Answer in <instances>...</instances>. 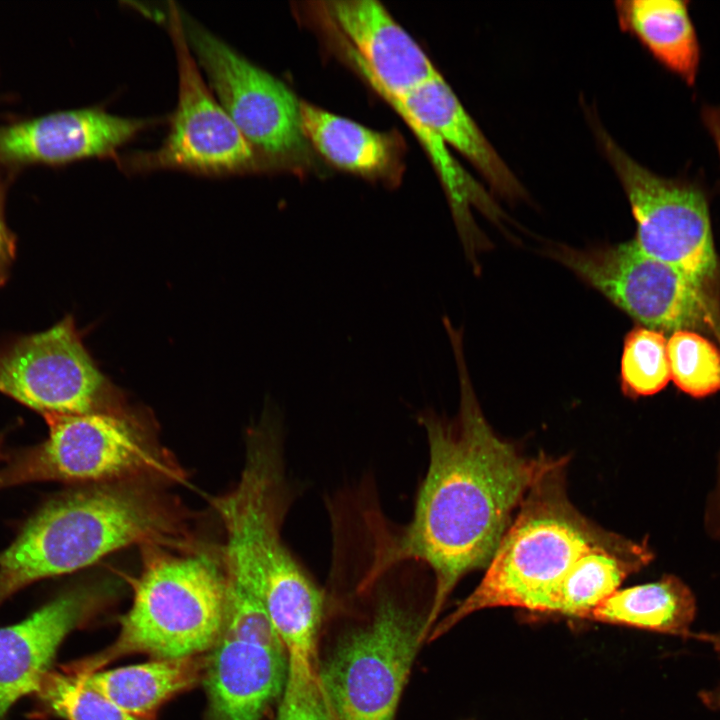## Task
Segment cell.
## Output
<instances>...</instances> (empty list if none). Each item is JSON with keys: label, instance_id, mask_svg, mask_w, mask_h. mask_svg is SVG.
I'll return each mask as SVG.
<instances>
[{"label": "cell", "instance_id": "cell-1", "mask_svg": "<svg viewBox=\"0 0 720 720\" xmlns=\"http://www.w3.org/2000/svg\"><path fill=\"white\" fill-rule=\"evenodd\" d=\"M454 354L460 405L455 418L423 410L429 462L411 521L399 532L380 529L368 569L379 573L408 561L432 572L427 637L458 582L488 566L532 486L563 458L529 457L500 438L486 421L466 367L463 335L447 332Z\"/></svg>", "mask_w": 720, "mask_h": 720}, {"label": "cell", "instance_id": "cell-2", "mask_svg": "<svg viewBox=\"0 0 720 720\" xmlns=\"http://www.w3.org/2000/svg\"><path fill=\"white\" fill-rule=\"evenodd\" d=\"M280 440L265 417L250 434L239 482L212 504L226 534L225 575L255 584L286 652L308 655L317 649L325 596L282 538L291 493Z\"/></svg>", "mask_w": 720, "mask_h": 720}, {"label": "cell", "instance_id": "cell-3", "mask_svg": "<svg viewBox=\"0 0 720 720\" xmlns=\"http://www.w3.org/2000/svg\"><path fill=\"white\" fill-rule=\"evenodd\" d=\"M137 544L191 546L176 504L144 480L91 484L58 496L0 554V605L36 581Z\"/></svg>", "mask_w": 720, "mask_h": 720}, {"label": "cell", "instance_id": "cell-4", "mask_svg": "<svg viewBox=\"0 0 720 720\" xmlns=\"http://www.w3.org/2000/svg\"><path fill=\"white\" fill-rule=\"evenodd\" d=\"M566 460L532 486L477 587L433 627L429 640L487 608L547 613L557 585L582 555L624 551L637 544L598 527L573 506L565 489Z\"/></svg>", "mask_w": 720, "mask_h": 720}, {"label": "cell", "instance_id": "cell-5", "mask_svg": "<svg viewBox=\"0 0 720 720\" xmlns=\"http://www.w3.org/2000/svg\"><path fill=\"white\" fill-rule=\"evenodd\" d=\"M143 569L133 586L129 610L111 645L70 664L92 672L133 653L153 659L203 655L222 625L226 581L222 564L204 552L175 555L147 546Z\"/></svg>", "mask_w": 720, "mask_h": 720}, {"label": "cell", "instance_id": "cell-6", "mask_svg": "<svg viewBox=\"0 0 720 720\" xmlns=\"http://www.w3.org/2000/svg\"><path fill=\"white\" fill-rule=\"evenodd\" d=\"M374 584L370 617L341 635L321 662L320 683L335 720H394L413 661L427 639L428 613L393 585L392 567Z\"/></svg>", "mask_w": 720, "mask_h": 720}, {"label": "cell", "instance_id": "cell-7", "mask_svg": "<svg viewBox=\"0 0 720 720\" xmlns=\"http://www.w3.org/2000/svg\"><path fill=\"white\" fill-rule=\"evenodd\" d=\"M45 419L43 442L1 462L0 489L34 481L103 484L180 475L136 418L117 406Z\"/></svg>", "mask_w": 720, "mask_h": 720}, {"label": "cell", "instance_id": "cell-8", "mask_svg": "<svg viewBox=\"0 0 720 720\" xmlns=\"http://www.w3.org/2000/svg\"><path fill=\"white\" fill-rule=\"evenodd\" d=\"M549 255L651 329H720L705 286L633 240L585 250L558 246Z\"/></svg>", "mask_w": 720, "mask_h": 720}, {"label": "cell", "instance_id": "cell-9", "mask_svg": "<svg viewBox=\"0 0 720 720\" xmlns=\"http://www.w3.org/2000/svg\"><path fill=\"white\" fill-rule=\"evenodd\" d=\"M208 652L207 720H261L283 691L288 658L259 593L226 586L222 625Z\"/></svg>", "mask_w": 720, "mask_h": 720}, {"label": "cell", "instance_id": "cell-10", "mask_svg": "<svg viewBox=\"0 0 720 720\" xmlns=\"http://www.w3.org/2000/svg\"><path fill=\"white\" fill-rule=\"evenodd\" d=\"M167 24L179 79L169 132L157 150L118 157L119 165L134 172L177 169L218 176L255 168L257 149L208 91L187 43L181 11L173 2L168 3Z\"/></svg>", "mask_w": 720, "mask_h": 720}, {"label": "cell", "instance_id": "cell-11", "mask_svg": "<svg viewBox=\"0 0 720 720\" xmlns=\"http://www.w3.org/2000/svg\"><path fill=\"white\" fill-rule=\"evenodd\" d=\"M597 138L625 190L635 244L706 286L717 272L710 215L694 185L661 177L628 155L599 125Z\"/></svg>", "mask_w": 720, "mask_h": 720}, {"label": "cell", "instance_id": "cell-12", "mask_svg": "<svg viewBox=\"0 0 720 720\" xmlns=\"http://www.w3.org/2000/svg\"><path fill=\"white\" fill-rule=\"evenodd\" d=\"M0 393L44 417L115 407L72 316L0 346Z\"/></svg>", "mask_w": 720, "mask_h": 720}, {"label": "cell", "instance_id": "cell-13", "mask_svg": "<svg viewBox=\"0 0 720 720\" xmlns=\"http://www.w3.org/2000/svg\"><path fill=\"white\" fill-rule=\"evenodd\" d=\"M189 48L206 72L220 105L247 140L270 155L304 146L301 101L281 80L237 53L181 12Z\"/></svg>", "mask_w": 720, "mask_h": 720}, {"label": "cell", "instance_id": "cell-14", "mask_svg": "<svg viewBox=\"0 0 720 720\" xmlns=\"http://www.w3.org/2000/svg\"><path fill=\"white\" fill-rule=\"evenodd\" d=\"M326 5L330 19L350 43L348 55L376 91L401 98L439 73L380 2L335 0Z\"/></svg>", "mask_w": 720, "mask_h": 720}, {"label": "cell", "instance_id": "cell-15", "mask_svg": "<svg viewBox=\"0 0 720 720\" xmlns=\"http://www.w3.org/2000/svg\"><path fill=\"white\" fill-rule=\"evenodd\" d=\"M99 592L78 586L13 625L0 628V720L37 693L64 639L96 608Z\"/></svg>", "mask_w": 720, "mask_h": 720}, {"label": "cell", "instance_id": "cell-16", "mask_svg": "<svg viewBox=\"0 0 720 720\" xmlns=\"http://www.w3.org/2000/svg\"><path fill=\"white\" fill-rule=\"evenodd\" d=\"M155 122L113 115L96 107L56 112L0 127V160L65 163L112 156Z\"/></svg>", "mask_w": 720, "mask_h": 720}, {"label": "cell", "instance_id": "cell-17", "mask_svg": "<svg viewBox=\"0 0 720 720\" xmlns=\"http://www.w3.org/2000/svg\"><path fill=\"white\" fill-rule=\"evenodd\" d=\"M378 93L430 127L446 145L465 156L499 195L512 200L525 196L521 183L440 73L401 98Z\"/></svg>", "mask_w": 720, "mask_h": 720}, {"label": "cell", "instance_id": "cell-18", "mask_svg": "<svg viewBox=\"0 0 720 720\" xmlns=\"http://www.w3.org/2000/svg\"><path fill=\"white\" fill-rule=\"evenodd\" d=\"M206 656L152 659L109 670L83 672L64 666L82 683L122 710L152 720L157 709L204 676Z\"/></svg>", "mask_w": 720, "mask_h": 720}, {"label": "cell", "instance_id": "cell-19", "mask_svg": "<svg viewBox=\"0 0 720 720\" xmlns=\"http://www.w3.org/2000/svg\"><path fill=\"white\" fill-rule=\"evenodd\" d=\"M619 24L688 84L696 78L699 45L686 1L624 0L615 3Z\"/></svg>", "mask_w": 720, "mask_h": 720}, {"label": "cell", "instance_id": "cell-20", "mask_svg": "<svg viewBox=\"0 0 720 720\" xmlns=\"http://www.w3.org/2000/svg\"><path fill=\"white\" fill-rule=\"evenodd\" d=\"M695 598L677 577L668 575L653 583L617 590L599 604L587 619L662 634L691 638Z\"/></svg>", "mask_w": 720, "mask_h": 720}, {"label": "cell", "instance_id": "cell-21", "mask_svg": "<svg viewBox=\"0 0 720 720\" xmlns=\"http://www.w3.org/2000/svg\"><path fill=\"white\" fill-rule=\"evenodd\" d=\"M653 558L646 544L624 551L594 550L582 555L561 579L547 613L587 619L631 574Z\"/></svg>", "mask_w": 720, "mask_h": 720}, {"label": "cell", "instance_id": "cell-22", "mask_svg": "<svg viewBox=\"0 0 720 720\" xmlns=\"http://www.w3.org/2000/svg\"><path fill=\"white\" fill-rule=\"evenodd\" d=\"M305 137L331 163L350 172L374 175L391 163L390 136L301 101Z\"/></svg>", "mask_w": 720, "mask_h": 720}, {"label": "cell", "instance_id": "cell-23", "mask_svg": "<svg viewBox=\"0 0 720 720\" xmlns=\"http://www.w3.org/2000/svg\"><path fill=\"white\" fill-rule=\"evenodd\" d=\"M36 695L39 712L64 720H150L122 710L64 666L44 676Z\"/></svg>", "mask_w": 720, "mask_h": 720}, {"label": "cell", "instance_id": "cell-24", "mask_svg": "<svg viewBox=\"0 0 720 720\" xmlns=\"http://www.w3.org/2000/svg\"><path fill=\"white\" fill-rule=\"evenodd\" d=\"M667 356L671 379L683 392L703 397L720 390V350L698 332H673Z\"/></svg>", "mask_w": 720, "mask_h": 720}, {"label": "cell", "instance_id": "cell-25", "mask_svg": "<svg viewBox=\"0 0 720 720\" xmlns=\"http://www.w3.org/2000/svg\"><path fill=\"white\" fill-rule=\"evenodd\" d=\"M671 379L667 340L663 333L637 327L625 338L621 381L626 393L647 396L661 391Z\"/></svg>", "mask_w": 720, "mask_h": 720}, {"label": "cell", "instance_id": "cell-26", "mask_svg": "<svg viewBox=\"0 0 720 720\" xmlns=\"http://www.w3.org/2000/svg\"><path fill=\"white\" fill-rule=\"evenodd\" d=\"M276 720H335L317 672V662L288 658Z\"/></svg>", "mask_w": 720, "mask_h": 720}, {"label": "cell", "instance_id": "cell-27", "mask_svg": "<svg viewBox=\"0 0 720 720\" xmlns=\"http://www.w3.org/2000/svg\"><path fill=\"white\" fill-rule=\"evenodd\" d=\"M691 638L709 644L713 648L717 658L720 661V632H693ZM699 698L706 707L713 711L720 712V681L713 688L702 690L699 693Z\"/></svg>", "mask_w": 720, "mask_h": 720}, {"label": "cell", "instance_id": "cell-28", "mask_svg": "<svg viewBox=\"0 0 720 720\" xmlns=\"http://www.w3.org/2000/svg\"><path fill=\"white\" fill-rule=\"evenodd\" d=\"M16 255V241L0 214V287L6 282Z\"/></svg>", "mask_w": 720, "mask_h": 720}, {"label": "cell", "instance_id": "cell-29", "mask_svg": "<svg viewBox=\"0 0 720 720\" xmlns=\"http://www.w3.org/2000/svg\"><path fill=\"white\" fill-rule=\"evenodd\" d=\"M705 122L714 138L720 156V112L715 109L706 110Z\"/></svg>", "mask_w": 720, "mask_h": 720}]
</instances>
